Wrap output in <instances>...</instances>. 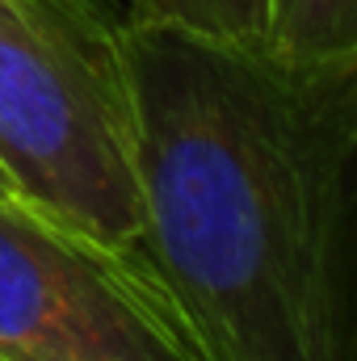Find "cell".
I'll return each mask as SVG.
<instances>
[{"instance_id": "5", "label": "cell", "mask_w": 357, "mask_h": 361, "mask_svg": "<svg viewBox=\"0 0 357 361\" xmlns=\"http://www.w3.org/2000/svg\"><path fill=\"white\" fill-rule=\"evenodd\" d=\"M126 21L173 25L223 42H265L269 0H126Z\"/></svg>"}, {"instance_id": "1", "label": "cell", "mask_w": 357, "mask_h": 361, "mask_svg": "<svg viewBox=\"0 0 357 361\" xmlns=\"http://www.w3.org/2000/svg\"><path fill=\"white\" fill-rule=\"evenodd\" d=\"M143 248L214 361H357V63L122 25Z\"/></svg>"}, {"instance_id": "6", "label": "cell", "mask_w": 357, "mask_h": 361, "mask_svg": "<svg viewBox=\"0 0 357 361\" xmlns=\"http://www.w3.org/2000/svg\"><path fill=\"white\" fill-rule=\"evenodd\" d=\"M89 4H97L101 13H109L114 21H126V0H89Z\"/></svg>"}, {"instance_id": "7", "label": "cell", "mask_w": 357, "mask_h": 361, "mask_svg": "<svg viewBox=\"0 0 357 361\" xmlns=\"http://www.w3.org/2000/svg\"><path fill=\"white\" fill-rule=\"evenodd\" d=\"M0 193H17V189H13V180L4 177V169H0Z\"/></svg>"}, {"instance_id": "8", "label": "cell", "mask_w": 357, "mask_h": 361, "mask_svg": "<svg viewBox=\"0 0 357 361\" xmlns=\"http://www.w3.org/2000/svg\"><path fill=\"white\" fill-rule=\"evenodd\" d=\"M0 361H8V357H0Z\"/></svg>"}, {"instance_id": "2", "label": "cell", "mask_w": 357, "mask_h": 361, "mask_svg": "<svg viewBox=\"0 0 357 361\" xmlns=\"http://www.w3.org/2000/svg\"><path fill=\"white\" fill-rule=\"evenodd\" d=\"M122 25L89 0H0V169L109 240H143Z\"/></svg>"}, {"instance_id": "3", "label": "cell", "mask_w": 357, "mask_h": 361, "mask_svg": "<svg viewBox=\"0 0 357 361\" xmlns=\"http://www.w3.org/2000/svg\"><path fill=\"white\" fill-rule=\"evenodd\" d=\"M0 357L214 361L143 240L0 193Z\"/></svg>"}, {"instance_id": "4", "label": "cell", "mask_w": 357, "mask_h": 361, "mask_svg": "<svg viewBox=\"0 0 357 361\" xmlns=\"http://www.w3.org/2000/svg\"><path fill=\"white\" fill-rule=\"evenodd\" d=\"M265 42L303 63H357V0H269Z\"/></svg>"}]
</instances>
